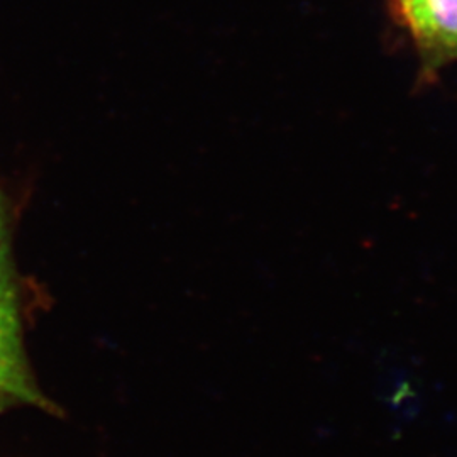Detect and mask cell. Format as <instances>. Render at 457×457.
<instances>
[{"mask_svg": "<svg viewBox=\"0 0 457 457\" xmlns=\"http://www.w3.org/2000/svg\"><path fill=\"white\" fill-rule=\"evenodd\" d=\"M14 402L43 409L49 407L46 398L37 392L28 368L14 364L0 354V409Z\"/></svg>", "mask_w": 457, "mask_h": 457, "instance_id": "obj_3", "label": "cell"}, {"mask_svg": "<svg viewBox=\"0 0 457 457\" xmlns=\"http://www.w3.org/2000/svg\"><path fill=\"white\" fill-rule=\"evenodd\" d=\"M0 354L14 364L26 366L17 307L16 287L11 262L9 230L4 198L0 194Z\"/></svg>", "mask_w": 457, "mask_h": 457, "instance_id": "obj_2", "label": "cell"}, {"mask_svg": "<svg viewBox=\"0 0 457 457\" xmlns=\"http://www.w3.org/2000/svg\"><path fill=\"white\" fill-rule=\"evenodd\" d=\"M430 77L457 62V0H396Z\"/></svg>", "mask_w": 457, "mask_h": 457, "instance_id": "obj_1", "label": "cell"}]
</instances>
